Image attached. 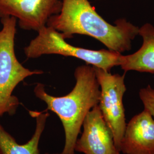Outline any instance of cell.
<instances>
[{
	"label": "cell",
	"instance_id": "52a82bcc",
	"mask_svg": "<svg viewBox=\"0 0 154 154\" xmlns=\"http://www.w3.org/2000/svg\"><path fill=\"white\" fill-rule=\"evenodd\" d=\"M82 127L81 136L75 143V151L85 154H121L98 105L88 112Z\"/></svg>",
	"mask_w": 154,
	"mask_h": 154
},
{
	"label": "cell",
	"instance_id": "ba28073f",
	"mask_svg": "<svg viewBox=\"0 0 154 154\" xmlns=\"http://www.w3.org/2000/svg\"><path fill=\"white\" fill-rule=\"evenodd\" d=\"M119 149L123 154H154V121L147 111L127 123Z\"/></svg>",
	"mask_w": 154,
	"mask_h": 154
},
{
	"label": "cell",
	"instance_id": "8992f818",
	"mask_svg": "<svg viewBox=\"0 0 154 154\" xmlns=\"http://www.w3.org/2000/svg\"><path fill=\"white\" fill-rule=\"evenodd\" d=\"M62 6L61 0H0V18L13 17L22 29L38 32Z\"/></svg>",
	"mask_w": 154,
	"mask_h": 154
},
{
	"label": "cell",
	"instance_id": "5b68a950",
	"mask_svg": "<svg viewBox=\"0 0 154 154\" xmlns=\"http://www.w3.org/2000/svg\"><path fill=\"white\" fill-rule=\"evenodd\" d=\"M100 90L99 106L102 116L112 132L117 148L120 151L122 139L126 129L123 96L127 88L123 75L94 67Z\"/></svg>",
	"mask_w": 154,
	"mask_h": 154
},
{
	"label": "cell",
	"instance_id": "9c48e42d",
	"mask_svg": "<svg viewBox=\"0 0 154 154\" xmlns=\"http://www.w3.org/2000/svg\"><path fill=\"white\" fill-rule=\"evenodd\" d=\"M143 38L141 48L132 54L122 55L121 67L125 72L136 71L154 74V26L147 23L139 29Z\"/></svg>",
	"mask_w": 154,
	"mask_h": 154
},
{
	"label": "cell",
	"instance_id": "8fae6325",
	"mask_svg": "<svg viewBox=\"0 0 154 154\" xmlns=\"http://www.w3.org/2000/svg\"><path fill=\"white\" fill-rule=\"evenodd\" d=\"M140 99L144 106V110L147 111L154 121V89L150 85L141 88L139 93Z\"/></svg>",
	"mask_w": 154,
	"mask_h": 154
},
{
	"label": "cell",
	"instance_id": "30bf717a",
	"mask_svg": "<svg viewBox=\"0 0 154 154\" xmlns=\"http://www.w3.org/2000/svg\"><path fill=\"white\" fill-rule=\"evenodd\" d=\"M29 112L35 118L36 126L32 137L25 144H20L17 143L15 139L6 131L0 123V154H40L39 140L44 131L49 114L46 110L42 112L35 111Z\"/></svg>",
	"mask_w": 154,
	"mask_h": 154
},
{
	"label": "cell",
	"instance_id": "7a4b0ae2",
	"mask_svg": "<svg viewBox=\"0 0 154 154\" xmlns=\"http://www.w3.org/2000/svg\"><path fill=\"white\" fill-rule=\"evenodd\" d=\"M75 85L70 93L63 97L48 93L42 83L34 88L37 98L47 105L46 110L55 113L60 119L65 131V142L61 154H75V145L84 120L88 112L98 105L100 90L94 67L85 65L74 72Z\"/></svg>",
	"mask_w": 154,
	"mask_h": 154
},
{
	"label": "cell",
	"instance_id": "6da1fadb",
	"mask_svg": "<svg viewBox=\"0 0 154 154\" xmlns=\"http://www.w3.org/2000/svg\"><path fill=\"white\" fill-rule=\"evenodd\" d=\"M59 14L51 17L46 26L54 29L64 38L74 34L85 35L99 41L108 49L119 53L131 49L132 41L139 35L137 26L121 18L115 25L107 22L88 0H61Z\"/></svg>",
	"mask_w": 154,
	"mask_h": 154
},
{
	"label": "cell",
	"instance_id": "277c9868",
	"mask_svg": "<svg viewBox=\"0 0 154 154\" xmlns=\"http://www.w3.org/2000/svg\"><path fill=\"white\" fill-rule=\"evenodd\" d=\"M37 32V36L24 48L28 58L50 54L71 57L108 72L112 67L121 65V53L109 49L93 50L74 46L65 41L61 33L48 26L40 29Z\"/></svg>",
	"mask_w": 154,
	"mask_h": 154
},
{
	"label": "cell",
	"instance_id": "7c38bea8",
	"mask_svg": "<svg viewBox=\"0 0 154 154\" xmlns=\"http://www.w3.org/2000/svg\"><path fill=\"white\" fill-rule=\"evenodd\" d=\"M45 154H61L60 153H55V154H49V153H46Z\"/></svg>",
	"mask_w": 154,
	"mask_h": 154
},
{
	"label": "cell",
	"instance_id": "3957f363",
	"mask_svg": "<svg viewBox=\"0 0 154 154\" xmlns=\"http://www.w3.org/2000/svg\"><path fill=\"white\" fill-rule=\"evenodd\" d=\"M0 30V118L5 114L14 115L20 105L13 93L25 78L44 73L42 70H30L22 66L14 51L17 19L13 17L1 18Z\"/></svg>",
	"mask_w": 154,
	"mask_h": 154
}]
</instances>
